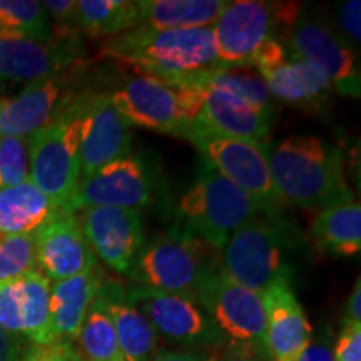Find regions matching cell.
<instances>
[{
  "label": "cell",
  "mask_w": 361,
  "mask_h": 361,
  "mask_svg": "<svg viewBox=\"0 0 361 361\" xmlns=\"http://www.w3.org/2000/svg\"><path fill=\"white\" fill-rule=\"evenodd\" d=\"M251 67L259 72L271 97L301 109H319L335 92L326 74L310 62L293 57L283 40H273L261 49Z\"/></svg>",
  "instance_id": "15"
},
{
  "label": "cell",
  "mask_w": 361,
  "mask_h": 361,
  "mask_svg": "<svg viewBox=\"0 0 361 361\" xmlns=\"http://www.w3.org/2000/svg\"><path fill=\"white\" fill-rule=\"evenodd\" d=\"M17 319L19 336L27 338L34 345H51V281L39 273L30 271L17 278Z\"/></svg>",
  "instance_id": "27"
},
{
  "label": "cell",
  "mask_w": 361,
  "mask_h": 361,
  "mask_svg": "<svg viewBox=\"0 0 361 361\" xmlns=\"http://www.w3.org/2000/svg\"><path fill=\"white\" fill-rule=\"evenodd\" d=\"M268 166L284 206L319 213L355 197L346 183L343 151L316 135H291L268 146Z\"/></svg>",
  "instance_id": "1"
},
{
  "label": "cell",
  "mask_w": 361,
  "mask_h": 361,
  "mask_svg": "<svg viewBox=\"0 0 361 361\" xmlns=\"http://www.w3.org/2000/svg\"><path fill=\"white\" fill-rule=\"evenodd\" d=\"M90 250L104 264L128 274L142 250V216L128 207H89L79 216Z\"/></svg>",
  "instance_id": "19"
},
{
  "label": "cell",
  "mask_w": 361,
  "mask_h": 361,
  "mask_svg": "<svg viewBox=\"0 0 361 361\" xmlns=\"http://www.w3.org/2000/svg\"><path fill=\"white\" fill-rule=\"evenodd\" d=\"M87 62L29 84L16 97L0 102V135L29 139L79 96Z\"/></svg>",
  "instance_id": "12"
},
{
  "label": "cell",
  "mask_w": 361,
  "mask_h": 361,
  "mask_svg": "<svg viewBox=\"0 0 361 361\" xmlns=\"http://www.w3.org/2000/svg\"><path fill=\"white\" fill-rule=\"evenodd\" d=\"M0 102H2V101H0Z\"/></svg>",
  "instance_id": "43"
},
{
  "label": "cell",
  "mask_w": 361,
  "mask_h": 361,
  "mask_svg": "<svg viewBox=\"0 0 361 361\" xmlns=\"http://www.w3.org/2000/svg\"><path fill=\"white\" fill-rule=\"evenodd\" d=\"M335 361H361V323L343 322L341 333L333 345Z\"/></svg>",
  "instance_id": "35"
},
{
  "label": "cell",
  "mask_w": 361,
  "mask_h": 361,
  "mask_svg": "<svg viewBox=\"0 0 361 361\" xmlns=\"http://www.w3.org/2000/svg\"><path fill=\"white\" fill-rule=\"evenodd\" d=\"M82 62L79 35H57L52 42L0 35V82L29 85Z\"/></svg>",
  "instance_id": "17"
},
{
  "label": "cell",
  "mask_w": 361,
  "mask_h": 361,
  "mask_svg": "<svg viewBox=\"0 0 361 361\" xmlns=\"http://www.w3.org/2000/svg\"><path fill=\"white\" fill-rule=\"evenodd\" d=\"M133 126L121 116L109 92H87L80 128V179L133 154Z\"/></svg>",
  "instance_id": "18"
},
{
  "label": "cell",
  "mask_w": 361,
  "mask_h": 361,
  "mask_svg": "<svg viewBox=\"0 0 361 361\" xmlns=\"http://www.w3.org/2000/svg\"><path fill=\"white\" fill-rule=\"evenodd\" d=\"M207 361H266L259 356L250 353V351L234 348V346H226L221 351H216L213 356H209Z\"/></svg>",
  "instance_id": "40"
},
{
  "label": "cell",
  "mask_w": 361,
  "mask_h": 361,
  "mask_svg": "<svg viewBox=\"0 0 361 361\" xmlns=\"http://www.w3.org/2000/svg\"><path fill=\"white\" fill-rule=\"evenodd\" d=\"M139 25L149 29L213 27L226 7L224 0H135Z\"/></svg>",
  "instance_id": "26"
},
{
  "label": "cell",
  "mask_w": 361,
  "mask_h": 361,
  "mask_svg": "<svg viewBox=\"0 0 361 361\" xmlns=\"http://www.w3.org/2000/svg\"><path fill=\"white\" fill-rule=\"evenodd\" d=\"M30 179L27 139L0 135V189Z\"/></svg>",
  "instance_id": "33"
},
{
  "label": "cell",
  "mask_w": 361,
  "mask_h": 361,
  "mask_svg": "<svg viewBox=\"0 0 361 361\" xmlns=\"http://www.w3.org/2000/svg\"><path fill=\"white\" fill-rule=\"evenodd\" d=\"M97 298L114 326L124 360L151 361L159 348V335L130 301L126 284L112 279L102 281Z\"/></svg>",
  "instance_id": "22"
},
{
  "label": "cell",
  "mask_w": 361,
  "mask_h": 361,
  "mask_svg": "<svg viewBox=\"0 0 361 361\" xmlns=\"http://www.w3.org/2000/svg\"><path fill=\"white\" fill-rule=\"evenodd\" d=\"M314 247L335 258H351L361 251V207L351 200L324 207L310 229Z\"/></svg>",
  "instance_id": "24"
},
{
  "label": "cell",
  "mask_w": 361,
  "mask_h": 361,
  "mask_svg": "<svg viewBox=\"0 0 361 361\" xmlns=\"http://www.w3.org/2000/svg\"><path fill=\"white\" fill-rule=\"evenodd\" d=\"M126 290L135 308L146 316L157 335L197 351L216 353L228 346L223 333L194 296L154 290L135 283L126 284Z\"/></svg>",
  "instance_id": "10"
},
{
  "label": "cell",
  "mask_w": 361,
  "mask_h": 361,
  "mask_svg": "<svg viewBox=\"0 0 361 361\" xmlns=\"http://www.w3.org/2000/svg\"><path fill=\"white\" fill-rule=\"evenodd\" d=\"M20 356L19 338L0 326V361H20Z\"/></svg>",
  "instance_id": "38"
},
{
  "label": "cell",
  "mask_w": 361,
  "mask_h": 361,
  "mask_svg": "<svg viewBox=\"0 0 361 361\" xmlns=\"http://www.w3.org/2000/svg\"><path fill=\"white\" fill-rule=\"evenodd\" d=\"M0 35L52 42L57 37L47 13L35 0H0Z\"/></svg>",
  "instance_id": "31"
},
{
  "label": "cell",
  "mask_w": 361,
  "mask_h": 361,
  "mask_svg": "<svg viewBox=\"0 0 361 361\" xmlns=\"http://www.w3.org/2000/svg\"><path fill=\"white\" fill-rule=\"evenodd\" d=\"M180 226L221 251L228 238L263 211L245 191L234 186L207 162L178 202Z\"/></svg>",
  "instance_id": "7"
},
{
  "label": "cell",
  "mask_w": 361,
  "mask_h": 361,
  "mask_svg": "<svg viewBox=\"0 0 361 361\" xmlns=\"http://www.w3.org/2000/svg\"><path fill=\"white\" fill-rule=\"evenodd\" d=\"M61 211L30 179L0 189V233L7 236L35 234Z\"/></svg>",
  "instance_id": "25"
},
{
  "label": "cell",
  "mask_w": 361,
  "mask_h": 361,
  "mask_svg": "<svg viewBox=\"0 0 361 361\" xmlns=\"http://www.w3.org/2000/svg\"><path fill=\"white\" fill-rule=\"evenodd\" d=\"M87 92H80L45 128L27 139L30 180L66 211L80 180V128Z\"/></svg>",
  "instance_id": "4"
},
{
  "label": "cell",
  "mask_w": 361,
  "mask_h": 361,
  "mask_svg": "<svg viewBox=\"0 0 361 361\" xmlns=\"http://www.w3.org/2000/svg\"><path fill=\"white\" fill-rule=\"evenodd\" d=\"M169 85L179 90L186 104L191 129L266 144L274 114L252 109L224 90L189 79Z\"/></svg>",
  "instance_id": "11"
},
{
  "label": "cell",
  "mask_w": 361,
  "mask_h": 361,
  "mask_svg": "<svg viewBox=\"0 0 361 361\" xmlns=\"http://www.w3.org/2000/svg\"><path fill=\"white\" fill-rule=\"evenodd\" d=\"M151 361H207V358L200 353H192V351L162 350L157 351Z\"/></svg>",
  "instance_id": "41"
},
{
  "label": "cell",
  "mask_w": 361,
  "mask_h": 361,
  "mask_svg": "<svg viewBox=\"0 0 361 361\" xmlns=\"http://www.w3.org/2000/svg\"><path fill=\"white\" fill-rule=\"evenodd\" d=\"M333 336L329 329H322L318 336L311 338L308 348L301 353L298 361H335L333 360Z\"/></svg>",
  "instance_id": "37"
},
{
  "label": "cell",
  "mask_w": 361,
  "mask_h": 361,
  "mask_svg": "<svg viewBox=\"0 0 361 361\" xmlns=\"http://www.w3.org/2000/svg\"><path fill=\"white\" fill-rule=\"evenodd\" d=\"M300 17L296 2H228L213 25L219 66L251 67L261 49L281 40Z\"/></svg>",
  "instance_id": "6"
},
{
  "label": "cell",
  "mask_w": 361,
  "mask_h": 361,
  "mask_svg": "<svg viewBox=\"0 0 361 361\" xmlns=\"http://www.w3.org/2000/svg\"><path fill=\"white\" fill-rule=\"evenodd\" d=\"M34 236L37 271L49 281L75 276L97 263L75 213L57 211Z\"/></svg>",
  "instance_id": "20"
},
{
  "label": "cell",
  "mask_w": 361,
  "mask_h": 361,
  "mask_svg": "<svg viewBox=\"0 0 361 361\" xmlns=\"http://www.w3.org/2000/svg\"><path fill=\"white\" fill-rule=\"evenodd\" d=\"M75 24L90 37H114L139 27L135 0H78Z\"/></svg>",
  "instance_id": "28"
},
{
  "label": "cell",
  "mask_w": 361,
  "mask_h": 361,
  "mask_svg": "<svg viewBox=\"0 0 361 361\" xmlns=\"http://www.w3.org/2000/svg\"><path fill=\"white\" fill-rule=\"evenodd\" d=\"M75 361H85V360L82 358V355H80V353H79V355H78V360H75Z\"/></svg>",
  "instance_id": "42"
},
{
  "label": "cell",
  "mask_w": 361,
  "mask_h": 361,
  "mask_svg": "<svg viewBox=\"0 0 361 361\" xmlns=\"http://www.w3.org/2000/svg\"><path fill=\"white\" fill-rule=\"evenodd\" d=\"M102 281V269L96 263L75 276L51 284V331L54 341L71 343L78 338Z\"/></svg>",
  "instance_id": "23"
},
{
  "label": "cell",
  "mask_w": 361,
  "mask_h": 361,
  "mask_svg": "<svg viewBox=\"0 0 361 361\" xmlns=\"http://www.w3.org/2000/svg\"><path fill=\"white\" fill-rule=\"evenodd\" d=\"M102 56L130 67L139 75L174 84L219 66L213 27L157 30L139 25L106 39Z\"/></svg>",
  "instance_id": "2"
},
{
  "label": "cell",
  "mask_w": 361,
  "mask_h": 361,
  "mask_svg": "<svg viewBox=\"0 0 361 361\" xmlns=\"http://www.w3.org/2000/svg\"><path fill=\"white\" fill-rule=\"evenodd\" d=\"M288 52L322 69L335 92L360 97V66L355 49L323 20L300 17L281 39Z\"/></svg>",
  "instance_id": "13"
},
{
  "label": "cell",
  "mask_w": 361,
  "mask_h": 361,
  "mask_svg": "<svg viewBox=\"0 0 361 361\" xmlns=\"http://www.w3.org/2000/svg\"><path fill=\"white\" fill-rule=\"evenodd\" d=\"M361 2L360 0H348L341 4L336 11V25L340 29V35L353 49L360 47L361 40Z\"/></svg>",
  "instance_id": "34"
},
{
  "label": "cell",
  "mask_w": 361,
  "mask_h": 361,
  "mask_svg": "<svg viewBox=\"0 0 361 361\" xmlns=\"http://www.w3.org/2000/svg\"><path fill=\"white\" fill-rule=\"evenodd\" d=\"M79 353L85 361H126L114 326L96 295L85 314L78 338Z\"/></svg>",
  "instance_id": "30"
},
{
  "label": "cell",
  "mask_w": 361,
  "mask_h": 361,
  "mask_svg": "<svg viewBox=\"0 0 361 361\" xmlns=\"http://www.w3.org/2000/svg\"><path fill=\"white\" fill-rule=\"evenodd\" d=\"M188 141L200 149L204 162L245 191L263 213H281L283 202L271 179L268 144L191 129Z\"/></svg>",
  "instance_id": "9"
},
{
  "label": "cell",
  "mask_w": 361,
  "mask_h": 361,
  "mask_svg": "<svg viewBox=\"0 0 361 361\" xmlns=\"http://www.w3.org/2000/svg\"><path fill=\"white\" fill-rule=\"evenodd\" d=\"M194 298L223 333L228 346L269 361L263 298L231 281L219 266L200 283Z\"/></svg>",
  "instance_id": "8"
},
{
  "label": "cell",
  "mask_w": 361,
  "mask_h": 361,
  "mask_svg": "<svg viewBox=\"0 0 361 361\" xmlns=\"http://www.w3.org/2000/svg\"><path fill=\"white\" fill-rule=\"evenodd\" d=\"M343 322L345 323H361V283H360V278L356 279L353 291H351L348 301H346Z\"/></svg>",
  "instance_id": "39"
},
{
  "label": "cell",
  "mask_w": 361,
  "mask_h": 361,
  "mask_svg": "<svg viewBox=\"0 0 361 361\" xmlns=\"http://www.w3.org/2000/svg\"><path fill=\"white\" fill-rule=\"evenodd\" d=\"M151 200L152 186L146 164L139 156L129 154L80 179L66 211L75 213L89 207L139 209Z\"/></svg>",
  "instance_id": "16"
},
{
  "label": "cell",
  "mask_w": 361,
  "mask_h": 361,
  "mask_svg": "<svg viewBox=\"0 0 361 361\" xmlns=\"http://www.w3.org/2000/svg\"><path fill=\"white\" fill-rule=\"evenodd\" d=\"M296 234L281 213H259L221 247L219 269L239 286L263 295L278 279L290 278Z\"/></svg>",
  "instance_id": "3"
},
{
  "label": "cell",
  "mask_w": 361,
  "mask_h": 361,
  "mask_svg": "<svg viewBox=\"0 0 361 361\" xmlns=\"http://www.w3.org/2000/svg\"><path fill=\"white\" fill-rule=\"evenodd\" d=\"M109 96L130 126L184 139L192 128L179 90L159 79L133 75Z\"/></svg>",
  "instance_id": "14"
},
{
  "label": "cell",
  "mask_w": 361,
  "mask_h": 361,
  "mask_svg": "<svg viewBox=\"0 0 361 361\" xmlns=\"http://www.w3.org/2000/svg\"><path fill=\"white\" fill-rule=\"evenodd\" d=\"M79 351L71 343L54 341L51 345H32L27 348L20 361H75Z\"/></svg>",
  "instance_id": "36"
},
{
  "label": "cell",
  "mask_w": 361,
  "mask_h": 361,
  "mask_svg": "<svg viewBox=\"0 0 361 361\" xmlns=\"http://www.w3.org/2000/svg\"><path fill=\"white\" fill-rule=\"evenodd\" d=\"M218 266V250L184 226L176 224L142 246L126 276L154 290L194 296L200 283Z\"/></svg>",
  "instance_id": "5"
},
{
  "label": "cell",
  "mask_w": 361,
  "mask_h": 361,
  "mask_svg": "<svg viewBox=\"0 0 361 361\" xmlns=\"http://www.w3.org/2000/svg\"><path fill=\"white\" fill-rule=\"evenodd\" d=\"M266 345L269 361H298L308 348L313 328L291 286V278L278 279L263 295Z\"/></svg>",
  "instance_id": "21"
},
{
  "label": "cell",
  "mask_w": 361,
  "mask_h": 361,
  "mask_svg": "<svg viewBox=\"0 0 361 361\" xmlns=\"http://www.w3.org/2000/svg\"><path fill=\"white\" fill-rule=\"evenodd\" d=\"M188 79L218 90H224L247 104L252 109L274 114L273 97H271L268 85L259 75V72L252 67H216V69L204 71Z\"/></svg>",
  "instance_id": "29"
},
{
  "label": "cell",
  "mask_w": 361,
  "mask_h": 361,
  "mask_svg": "<svg viewBox=\"0 0 361 361\" xmlns=\"http://www.w3.org/2000/svg\"><path fill=\"white\" fill-rule=\"evenodd\" d=\"M37 269L35 236H7L0 233V281L17 279Z\"/></svg>",
  "instance_id": "32"
}]
</instances>
